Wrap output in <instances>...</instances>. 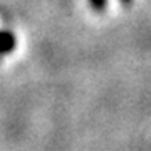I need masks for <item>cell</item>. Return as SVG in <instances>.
<instances>
[{
    "instance_id": "obj_1",
    "label": "cell",
    "mask_w": 151,
    "mask_h": 151,
    "mask_svg": "<svg viewBox=\"0 0 151 151\" xmlns=\"http://www.w3.org/2000/svg\"><path fill=\"white\" fill-rule=\"evenodd\" d=\"M17 45L15 35L9 30H0V59L7 55L9 52H12Z\"/></svg>"
},
{
    "instance_id": "obj_2",
    "label": "cell",
    "mask_w": 151,
    "mask_h": 151,
    "mask_svg": "<svg viewBox=\"0 0 151 151\" xmlns=\"http://www.w3.org/2000/svg\"><path fill=\"white\" fill-rule=\"evenodd\" d=\"M106 4H108V0H89V5H91V9H92V10H96V12L104 10Z\"/></svg>"
},
{
    "instance_id": "obj_3",
    "label": "cell",
    "mask_w": 151,
    "mask_h": 151,
    "mask_svg": "<svg viewBox=\"0 0 151 151\" xmlns=\"http://www.w3.org/2000/svg\"><path fill=\"white\" fill-rule=\"evenodd\" d=\"M119 2H121L123 5H129V4H131V2H133V0H119Z\"/></svg>"
}]
</instances>
